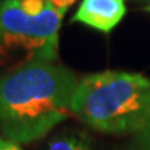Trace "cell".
Returning <instances> with one entry per match:
<instances>
[{
	"label": "cell",
	"mask_w": 150,
	"mask_h": 150,
	"mask_svg": "<svg viewBox=\"0 0 150 150\" xmlns=\"http://www.w3.org/2000/svg\"><path fill=\"white\" fill-rule=\"evenodd\" d=\"M65 11L49 1L39 16H29L18 0L0 1V45L28 52L31 60L56 61L59 29Z\"/></svg>",
	"instance_id": "3"
},
{
	"label": "cell",
	"mask_w": 150,
	"mask_h": 150,
	"mask_svg": "<svg viewBox=\"0 0 150 150\" xmlns=\"http://www.w3.org/2000/svg\"><path fill=\"white\" fill-rule=\"evenodd\" d=\"M20 7L29 16H39L47 4V0H18Z\"/></svg>",
	"instance_id": "6"
},
{
	"label": "cell",
	"mask_w": 150,
	"mask_h": 150,
	"mask_svg": "<svg viewBox=\"0 0 150 150\" xmlns=\"http://www.w3.org/2000/svg\"><path fill=\"white\" fill-rule=\"evenodd\" d=\"M74 72L47 60H31L0 78V131L14 143L46 136L72 112Z\"/></svg>",
	"instance_id": "1"
},
{
	"label": "cell",
	"mask_w": 150,
	"mask_h": 150,
	"mask_svg": "<svg viewBox=\"0 0 150 150\" xmlns=\"http://www.w3.org/2000/svg\"><path fill=\"white\" fill-rule=\"evenodd\" d=\"M125 13V0H82L71 21L108 33L121 22Z\"/></svg>",
	"instance_id": "4"
},
{
	"label": "cell",
	"mask_w": 150,
	"mask_h": 150,
	"mask_svg": "<svg viewBox=\"0 0 150 150\" xmlns=\"http://www.w3.org/2000/svg\"><path fill=\"white\" fill-rule=\"evenodd\" d=\"M49 1H52L56 7H59L61 10H67V8H68L72 3H75L76 0H49Z\"/></svg>",
	"instance_id": "9"
},
{
	"label": "cell",
	"mask_w": 150,
	"mask_h": 150,
	"mask_svg": "<svg viewBox=\"0 0 150 150\" xmlns=\"http://www.w3.org/2000/svg\"><path fill=\"white\" fill-rule=\"evenodd\" d=\"M72 112L106 134H138L150 125V78L104 71L78 82Z\"/></svg>",
	"instance_id": "2"
},
{
	"label": "cell",
	"mask_w": 150,
	"mask_h": 150,
	"mask_svg": "<svg viewBox=\"0 0 150 150\" xmlns=\"http://www.w3.org/2000/svg\"><path fill=\"white\" fill-rule=\"evenodd\" d=\"M129 150H150V125L135 135Z\"/></svg>",
	"instance_id": "7"
},
{
	"label": "cell",
	"mask_w": 150,
	"mask_h": 150,
	"mask_svg": "<svg viewBox=\"0 0 150 150\" xmlns=\"http://www.w3.org/2000/svg\"><path fill=\"white\" fill-rule=\"evenodd\" d=\"M47 150H92L91 140L81 131L61 132L49 142Z\"/></svg>",
	"instance_id": "5"
},
{
	"label": "cell",
	"mask_w": 150,
	"mask_h": 150,
	"mask_svg": "<svg viewBox=\"0 0 150 150\" xmlns=\"http://www.w3.org/2000/svg\"><path fill=\"white\" fill-rule=\"evenodd\" d=\"M145 10H146V11H149V13H150V4H149V6H146Z\"/></svg>",
	"instance_id": "10"
},
{
	"label": "cell",
	"mask_w": 150,
	"mask_h": 150,
	"mask_svg": "<svg viewBox=\"0 0 150 150\" xmlns=\"http://www.w3.org/2000/svg\"><path fill=\"white\" fill-rule=\"evenodd\" d=\"M0 150H21L17 143L6 139L4 136H0Z\"/></svg>",
	"instance_id": "8"
}]
</instances>
